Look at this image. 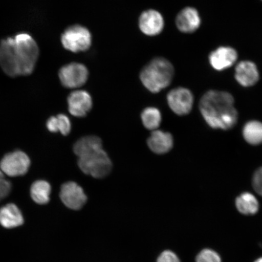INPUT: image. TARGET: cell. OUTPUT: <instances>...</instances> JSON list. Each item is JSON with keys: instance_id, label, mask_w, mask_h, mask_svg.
<instances>
[{"instance_id": "obj_27", "label": "cell", "mask_w": 262, "mask_h": 262, "mask_svg": "<svg viewBox=\"0 0 262 262\" xmlns=\"http://www.w3.org/2000/svg\"><path fill=\"white\" fill-rule=\"evenodd\" d=\"M261 1L262 2V0H261Z\"/></svg>"}, {"instance_id": "obj_23", "label": "cell", "mask_w": 262, "mask_h": 262, "mask_svg": "<svg viewBox=\"0 0 262 262\" xmlns=\"http://www.w3.org/2000/svg\"><path fill=\"white\" fill-rule=\"evenodd\" d=\"M11 190V183L5 179L4 173L0 169V201L9 195Z\"/></svg>"}, {"instance_id": "obj_22", "label": "cell", "mask_w": 262, "mask_h": 262, "mask_svg": "<svg viewBox=\"0 0 262 262\" xmlns=\"http://www.w3.org/2000/svg\"><path fill=\"white\" fill-rule=\"evenodd\" d=\"M196 262H222L219 255L215 251L208 250H203L199 254Z\"/></svg>"}, {"instance_id": "obj_18", "label": "cell", "mask_w": 262, "mask_h": 262, "mask_svg": "<svg viewBox=\"0 0 262 262\" xmlns=\"http://www.w3.org/2000/svg\"><path fill=\"white\" fill-rule=\"evenodd\" d=\"M238 211L245 215H253L258 210V202L255 196L249 192L238 196L235 201Z\"/></svg>"}, {"instance_id": "obj_2", "label": "cell", "mask_w": 262, "mask_h": 262, "mask_svg": "<svg viewBox=\"0 0 262 262\" xmlns=\"http://www.w3.org/2000/svg\"><path fill=\"white\" fill-rule=\"evenodd\" d=\"M199 109L206 122L213 129H230L237 122L234 97L227 92L208 91L200 101Z\"/></svg>"}, {"instance_id": "obj_26", "label": "cell", "mask_w": 262, "mask_h": 262, "mask_svg": "<svg viewBox=\"0 0 262 262\" xmlns=\"http://www.w3.org/2000/svg\"><path fill=\"white\" fill-rule=\"evenodd\" d=\"M255 262H262V257L258 258V259H257Z\"/></svg>"}, {"instance_id": "obj_12", "label": "cell", "mask_w": 262, "mask_h": 262, "mask_svg": "<svg viewBox=\"0 0 262 262\" xmlns=\"http://www.w3.org/2000/svg\"><path fill=\"white\" fill-rule=\"evenodd\" d=\"M165 26L163 16L156 10L143 12L139 18V27L144 34L156 36L162 32Z\"/></svg>"}, {"instance_id": "obj_9", "label": "cell", "mask_w": 262, "mask_h": 262, "mask_svg": "<svg viewBox=\"0 0 262 262\" xmlns=\"http://www.w3.org/2000/svg\"><path fill=\"white\" fill-rule=\"evenodd\" d=\"M60 196L63 204L73 210H79L87 201L83 188L74 182H68L61 186Z\"/></svg>"}, {"instance_id": "obj_14", "label": "cell", "mask_w": 262, "mask_h": 262, "mask_svg": "<svg viewBox=\"0 0 262 262\" xmlns=\"http://www.w3.org/2000/svg\"><path fill=\"white\" fill-rule=\"evenodd\" d=\"M259 72L254 62L244 60L239 62L235 67V78L244 87H251L259 80Z\"/></svg>"}, {"instance_id": "obj_1", "label": "cell", "mask_w": 262, "mask_h": 262, "mask_svg": "<svg viewBox=\"0 0 262 262\" xmlns=\"http://www.w3.org/2000/svg\"><path fill=\"white\" fill-rule=\"evenodd\" d=\"M38 56L37 42L26 33L6 38L0 42V67L10 77L32 74Z\"/></svg>"}, {"instance_id": "obj_13", "label": "cell", "mask_w": 262, "mask_h": 262, "mask_svg": "<svg viewBox=\"0 0 262 262\" xmlns=\"http://www.w3.org/2000/svg\"><path fill=\"white\" fill-rule=\"evenodd\" d=\"M176 24L180 32L185 34H191L198 30L201 26V16L195 8L186 7L177 15Z\"/></svg>"}, {"instance_id": "obj_4", "label": "cell", "mask_w": 262, "mask_h": 262, "mask_svg": "<svg viewBox=\"0 0 262 262\" xmlns=\"http://www.w3.org/2000/svg\"><path fill=\"white\" fill-rule=\"evenodd\" d=\"M174 76V68L167 59H153L144 67L140 73V80L144 86L152 93H158L171 84Z\"/></svg>"}, {"instance_id": "obj_20", "label": "cell", "mask_w": 262, "mask_h": 262, "mask_svg": "<svg viewBox=\"0 0 262 262\" xmlns=\"http://www.w3.org/2000/svg\"><path fill=\"white\" fill-rule=\"evenodd\" d=\"M47 126L50 132H60L63 136H68L71 130V121L64 114H59L56 117L49 118Z\"/></svg>"}, {"instance_id": "obj_15", "label": "cell", "mask_w": 262, "mask_h": 262, "mask_svg": "<svg viewBox=\"0 0 262 262\" xmlns=\"http://www.w3.org/2000/svg\"><path fill=\"white\" fill-rule=\"evenodd\" d=\"M147 143L153 152L157 155H163L171 150L173 140L171 134L163 130H155L150 134Z\"/></svg>"}, {"instance_id": "obj_10", "label": "cell", "mask_w": 262, "mask_h": 262, "mask_svg": "<svg viewBox=\"0 0 262 262\" xmlns=\"http://www.w3.org/2000/svg\"><path fill=\"white\" fill-rule=\"evenodd\" d=\"M68 110L72 116L84 117L93 107V99L89 93L83 90H76L68 97Z\"/></svg>"}, {"instance_id": "obj_5", "label": "cell", "mask_w": 262, "mask_h": 262, "mask_svg": "<svg viewBox=\"0 0 262 262\" xmlns=\"http://www.w3.org/2000/svg\"><path fill=\"white\" fill-rule=\"evenodd\" d=\"M63 47L73 52L88 50L92 43V36L86 28L80 25L72 26L61 35Z\"/></svg>"}, {"instance_id": "obj_6", "label": "cell", "mask_w": 262, "mask_h": 262, "mask_svg": "<svg viewBox=\"0 0 262 262\" xmlns=\"http://www.w3.org/2000/svg\"><path fill=\"white\" fill-rule=\"evenodd\" d=\"M31 160L27 155L21 150L9 153L0 162V169L4 174L9 177L24 176L30 167Z\"/></svg>"}, {"instance_id": "obj_21", "label": "cell", "mask_w": 262, "mask_h": 262, "mask_svg": "<svg viewBox=\"0 0 262 262\" xmlns=\"http://www.w3.org/2000/svg\"><path fill=\"white\" fill-rule=\"evenodd\" d=\"M141 119L146 129L155 130L158 128L161 123L162 115L157 108L149 107L143 111Z\"/></svg>"}, {"instance_id": "obj_11", "label": "cell", "mask_w": 262, "mask_h": 262, "mask_svg": "<svg viewBox=\"0 0 262 262\" xmlns=\"http://www.w3.org/2000/svg\"><path fill=\"white\" fill-rule=\"evenodd\" d=\"M238 59V53L233 48L221 47L211 52L209 61L215 70L222 71L231 68Z\"/></svg>"}, {"instance_id": "obj_8", "label": "cell", "mask_w": 262, "mask_h": 262, "mask_svg": "<svg viewBox=\"0 0 262 262\" xmlns=\"http://www.w3.org/2000/svg\"><path fill=\"white\" fill-rule=\"evenodd\" d=\"M167 101L173 113L178 116H185L192 109L194 96L187 88L179 87L169 92Z\"/></svg>"}, {"instance_id": "obj_25", "label": "cell", "mask_w": 262, "mask_h": 262, "mask_svg": "<svg viewBox=\"0 0 262 262\" xmlns=\"http://www.w3.org/2000/svg\"><path fill=\"white\" fill-rule=\"evenodd\" d=\"M157 262H180L175 253L170 251H165L160 255Z\"/></svg>"}, {"instance_id": "obj_3", "label": "cell", "mask_w": 262, "mask_h": 262, "mask_svg": "<svg viewBox=\"0 0 262 262\" xmlns=\"http://www.w3.org/2000/svg\"><path fill=\"white\" fill-rule=\"evenodd\" d=\"M75 155L78 157V165L85 174L96 179L105 178L113 168V163L103 149L99 137L88 136L82 137L74 144Z\"/></svg>"}, {"instance_id": "obj_16", "label": "cell", "mask_w": 262, "mask_h": 262, "mask_svg": "<svg viewBox=\"0 0 262 262\" xmlns=\"http://www.w3.org/2000/svg\"><path fill=\"white\" fill-rule=\"evenodd\" d=\"M24 218L15 204H9L0 208V224L6 228H14L24 224Z\"/></svg>"}, {"instance_id": "obj_19", "label": "cell", "mask_w": 262, "mask_h": 262, "mask_svg": "<svg viewBox=\"0 0 262 262\" xmlns=\"http://www.w3.org/2000/svg\"><path fill=\"white\" fill-rule=\"evenodd\" d=\"M246 142L252 145L262 143V123L258 121H250L246 123L243 129Z\"/></svg>"}, {"instance_id": "obj_7", "label": "cell", "mask_w": 262, "mask_h": 262, "mask_svg": "<svg viewBox=\"0 0 262 262\" xmlns=\"http://www.w3.org/2000/svg\"><path fill=\"white\" fill-rule=\"evenodd\" d=\"M58 75L63 86L70 89H76L86 83L89 73L84 65L72 63L62 67Z\"/></svg>"}, {"instance_id": "obj_17", "label": "cell", "mask_w": 262, "mask_h": 262, "mask_svg": "<svg viewBox=\"0 0 262 262\" xmlns=\"http://www.w3.org/2000/svg\"><path fill=\"white\" fill-rule=\"evenodd\" d=\"M51 186L45 180H37L31 186V195L35 203L39 205L47 204L50 200Z\"/></svg>"}, {"instance_id": "obj_24", "label": "cell", "mask_w": 262, "mask_h": 262, "mask_svg": "<svg viewBox=\"0 0 262 262\" xmlns=\"http://www.w3.org/2000/svg\"><path fill=\"white\" fill-rule=\"evenodd\" d=\"M253 186L255 192L262 196V167L254 173Z\"/></svg>"}]
</instances>
